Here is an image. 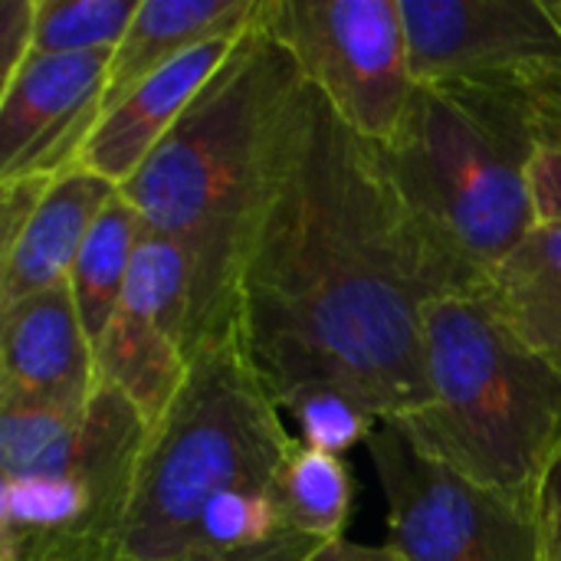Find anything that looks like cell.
<instances>
[{"label":"cell","mask_w":561,"mask_h":561,"mask_svg":"<svg viewBox=\"0 0 561 561\" xmlns=\"http://www.w3.org/2000/svg\"><path fill=\"white\" fill-rule=\"evenodd\" d=\"M95 391V345L69 283L0 309V401L85 414Z\"/></svg>","instance_id":"cell-11"},{"label":"cell","mask_w":561,"mask_h":561,"mask_svg":"<svg viewBox=\"0 0 561 561\" xmlns=\"http://www.w3.org/2000/svg\"><path fill=\"white\" fill-rule=\"evenodd\" d=\"M260 23L355 135L394 138L417 89L398 0H266Z\"/></svg>","instance_id":"cell-7"},{"label":"cell","mask_w":561,"mask_h":561,"mask_svg":"<svg viewBox=\"0 0 561 561\" xmlns=\"http://www.w3.org/2000/svg\"><path fill=\"white\" fill-rule=\"evenodd\" d=\"M56 178L53 174H23V178H7L0 181V250L16 240V233L26 227L33 210L39 207L43 194L49 191Z\"/></svg>","instance_id":"cell-25"},{"label":"cell","mask_w":561,"mask_h":561,"mask_svg":"<svg viewBox=\"0 0 561 561\" xmlns=\"http://www.w3.org/2000/svg\"><path fill=\"white\" fill-rule=\"evenodd\" d=\"M536 513L542 533V561H561V447L542 477Z\"/></svg>","instance_id":"cell-27"},{"label":"cell","mask_w":561,"mask_h":561,"mask_svg":"<svg viewBox=\"0 0 561 561\" xmlns=\"http://www.w3.org/2000/svg\"><path fill=\"white\" fill-rule=\"evenodd\" d=\"M529 197L539 227L561 230V145H542L529 164Z\"/></svg>","instance_id":"cell-26"},{"label":"cell","mask_w":561,"mask_h":561,"mask_svg":"<svg viewBox=\"0 0 561 561\" xmlns=\"http://www.w3.org/2000/svg\"><path fill=\"white\" fill-rule=\"evenodd\" d=\"M286 536L283 513L273 490H230L210 500L184 536L181 559L230 556Z\"/></svg>","instance_id":"cell-20"},{"label":"cell","mask_w":561,"mask_h":561,"mask_svg":"<svg viewBox=\"0 0 561 561\" xmlns=\"http://www.w3.org/2000/svg\"><path fill=\"white\" fill-rule=\"evenodd\" d=\"M417 85H533L561 76L552 0H398Z\"/></svg>","instance_id":"cell-9"},{"label":"cell","mask_w":561,"mask_h":561,"mask_svg":"<svg viewBox=\"0 0 561 561\" xmlns=\"http://www.w3.org/2000/svg\"><path fill=\"white\" fill-rule=\"evenodd\" d=\"M286 414L299 424L302 444L342 457L355 444H365L371 431L381 424L358 398H352L342 388H309L299 391Z\"/></svg>","instance_id":"cell-22"},{"label":"cell","mask_w":561,"mask_h":561,"mask_svg":"<svg viewBox=\"0 0 561 561\" xmlns=\"http://www.w3.org/2000/svg\"><path fill=\"white\" fill-rule=\"evenodd\" d=\"M39 0H0V85L16 76V69L33 53Z\"/></svg>","instance_id":"cell-24"},{"label":"cell","mask_w":561,"mask_h":561,"mask_svg":"<svg viewBox=\"0 0 561 561\" xmlns=\"http://www.w3.org/2000/svg\"><path fill=\"white\" fill-rule=\"evenodd\" d=\"M431 404L401 427L460 477L536 503L561 447V371L490 296L434 299L424 309Z\"/></svg>","instance_id":"cell-4"},{"label":"cell","mask_w":561,"mask_h":561,"mask_svg":"<svg viewBox=\"0 0 561 561\" xmlns=\"http://www.w3.org/2000/svg\"><path fill=\"white\" fill-rule=\"evenodd\" d=\"M365 447L388 503V549L404 561H542L536 503L444 467L401 421H381Z\"/></svg>","instance_id":"cell-8"},{"label":"cell","mask_w":561,"mask_h":561,"mask_svg":"<svg viewBox=\"0 0 561 561\" xmlns=\"http://www.w3.org/2000/svg\"><path fill=\"white\" fill-rule=\"evenodd\" d=\"M138 3L141 0H39L33 53H115L138 13Z\"/></svg>","instance_id":"cell-21"},{"label":"cell","mask_w":561,"mask_h":561,"mask_svg":"<svg viewBox=\"0 0 561 561\" xmlns=\"http://www.w3.org/2000/svg\"><path fill=\"white\" fill-rule=\"evenodd\" d=\"M309 561H404L398 552H391L388 546L385 549H368V546H358V542H348V539H335V542H325L316 556Z\"/></svg>","instance_id":"cell-29"},{"label":"cell","mask_w":561,"mask_h":561,"mask_svg":"<svg viewBox=\"0 0 561 561\" xmlns=\"http://www.w3.org/2000/svg\"><path fill=\"white\" fill-rule=\"evenodd\" d=\"M95 365L99 381L112 385L151 431L184 388L191 358L184 345L151 316L118 306L112 325L95 345Z\"/></svg>","instance_id":"cell-15"},{"label":"cell","mask_w":561,"mask_h":561,"mask_svg":"<svg viewBox=\"0 0 561 561\" xmlns=\"http://www.w3.org/2000/svg\"><path fill=\"white\" fill-rule=\"evenodd\" d=\"M293 444L240 335L201 348L174 404L148 431L115 559L181 561L201 510L230 490H273Z\"/></svg>","instance_id":"cell-5"},{"label":"cell","mask_w":561,"mask_h":561,"mask_svg":"<svg viewBox=\"0 0 561 561\" xmlns=\"http://www.w3.org/2000/svg\"><path fill=\"white\" fill-rule=\"evenodd\" d=\"M493 299L510 325L561 371V230L539 227L503 263Z\"/></svg>","instance_id":"cell-16"},{"label":"cell","mask_w":561,"mask_h":561,"mask_svg":"<svg viewBox=\"0 0 561 561\" xmlns=\"http://www.w3.org/2000/svg\"><path fill=\"white\" fill-rule=\"evenodd\" d=\"M263 16V13H260ZM306 79L256 20L122 194L194 270L187 355L237 335V286Z\"/></svg>","instance_id":"cell-2"},{"label":"cell","mask_w":561,"mask_h":561,"mask_svg":"<svg viewBox=\"0 0 561 561\" xmlns=\"http://www.w3.org/2000/svg\"><path fill=\"white\" fill-rule=\"evenodd\" d=\"M118 191L79 164L56 174L26 227L0 250V309L69 283L92 224Z\"/></svg>","instance_id":"cell-13"},{"label":"cell","mask_w":561,"mask_h":561,"mask_svg":"<svg viewBox=\"0 0 561 561\" xmlns=\"http://www.w3.org/2000/svg\"><path fill=\"white\" fill-rule=\"evenodd\" d=\"M322 546L325 542H319L312 536L286 533V536H279L273 542H263V546H253V549H240V552H230V556H194V559L181 561H309Z\"/></svg>","instance_id":"cell-28"},{"label":"cell","mask_w":561,"mask_h":561,"mask_svg":"<svg viewBox=\"0 0 561 561\" xmlns=\"http://www.w3.org/2000/svg\"><path fill=\"white\" fill-rule=\"evenodd\" d=\"M444 299L378 145L306 82L243 253L237 335L279 411L342 388L378 421L431 404L424 309Z\"/></svg>","instance_id":"cell-1"},{"label":"cell","mask_w":561,"mask_h":561,"mask_svg":"<svg viewBox=\"0 0 561 561\" xmlns=\"http://www.w3.org/2000/svg\"><path fill=\"white\" fill-rule=\"evenodd\" d=\"M148 424L112 388L69 437L20 473H3L0 561H115Z\"/></svg>","instance_id":"cell-6"},{"label":"cell","mask_w":561,"mask_h":561,"mask_svg":"<svg viewBox=\"0 0 561 561\" xmlns=\"http://www.w3.org/2000/svg\"><path fill=\"white\" fill-rule=\"evenodd\" d=\"M561 145V76L533 85H417L385 171L444 299L490 296L539 230L529 164Z\"/></svg>","instance_id":"cell-3"},{"label":"cell","mask_w":561,"mask_h":561,"mask_svg":"<svg viewBox=\"0 0 561 561\" xmlns=\"http://www.w3.org/2000/svg\"><path fill=\"white\" fill-rule=\"evenodd\" d=\"M552 10H556V16H559L561 23V0H552Z\"/></svg>","instance_id":"cell-30"},{"label":"cell","mask_w":561,"mask_h":561,"mask_svg":"<svg viewBox=\"0 0 561 561\" xmlns=\"http://www.w3.org/2000/svg\"><path fill=\"white\" fill-rule=\"evenodd\" d=\"M82 414L59 408L0 401V473H20L76 431Z\"/></svg>","instance_id":"cell-23"},{"label":"cell","mask_w":561,"mask_h":561,"mask_svg":"<svg viewBox=\"0 0 561 561\" xmlns=\"http://www.w3.org/2000/svg\"><path fill=\"white\" fill-rule=\"evenodd\" d=\"M191 299H194V270H191L187 253L174 240H168L154 230H141L122 306H131V309L151 316L187 352Z\"/></svg>","instance_id":"cell-19"},{"label":"cell","mask_w":561,"mask_h":561,"mask_svg":"<svg viewBox=\"0 0 561 561\" xmlns=\"http://www.w3.org/2000/svg\"><path fill=\"white\" fill-rule=\"evenodd\" d=\"M240 36L207 39L204 46L184 53L161 72L145 79L118 105L102 112L85 138L79 168L112 181L115 187L128 184L135 171L148 161V154L164 141V135L181 122L201 89L220 72Z\"/></svg>","instance_id":"cell-12"},{"label":"cell","mask_w":561,"mask_h":561,"mask_svg":"<svg viewBox=\"0 0 561 561\" xmlns=\"http://www.w3.org/2000/svg\"><path fill=\"white\" fill-rule=\"evenodd\" d=\"M263 3L266 0H141L125 39L108 59L102 112L207 39L247 33L260 20Z\"/></svg>","instance_id":"cell-14"},{"label":"cell","mask_w":561,"mask_h":561,"mask_svg":"<svg viewBox=\"0 0 561 561\" xmlns=\"http://www.w3.org/2000/svg\"><path fill=\"white\" fill-rule=\"evenodd\" d=\"M141 230H145V224H141L138 210L118 191L108 201V207L99 214V220L92 224V230L79 250V260L69 273L76 309L82 316V325H85L92 345H99V339L105 335V329L112 325V319L122 306Z\"/></svg>","instance_id":"cell-17"},{"label":"cell","mask_w":561,"mask_h":561,"mask_svg":"<svg viewBox=\"0 0 561 561\" xmlns=\"http://www.w3.org/2000/svg\"><path fill=\"white\" fill-rule=\"evenodd\" d=\"M276 503L286 533L335 542L345 539L355 483L342 457L296 440L276 477Z\"/></svg>","instance_id":"cell-18"},{"label":"cell","mask_w":561,"mask_h":561,"mask_svg":"<svg viewBox=\"0 0 561 561\" xmlns=\"http://www.w3.org/2000/svg\"><path fill=\"white\" fill-rule=\"evenodd\" d=\"M112 53L30 56L0 85V181L62 174L79 164L102 115Z\"/></svg>","instance_id":"cell-10"}]
</instances>
